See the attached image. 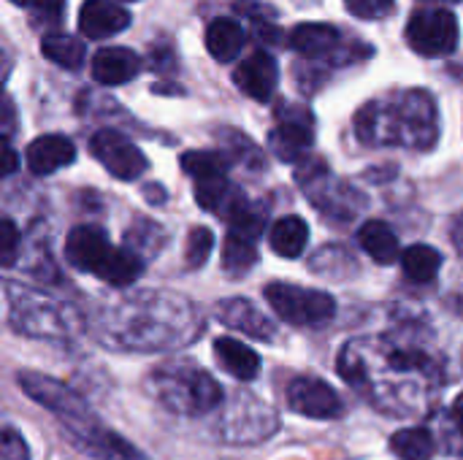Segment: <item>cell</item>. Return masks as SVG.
Returning <instances> with one entry per match:
<instances>
[{
  "instance_id": "13",
  "label": "cell",
  "mask_w": 463,
  "mask_h": 460,
  "mask_svg": "<svg viewBox=\"0 0 463 460\" xmlns=\"http://www.w3.org/2000/svg\"><path fill=\"white\" fill-rule=\"evenodd\" d=\"M24 157H27V168L35 176H49V174H54V171H60L76 160V146L68 136L49 133V136L35 138L27 146Z\"/></svg>"
},
{
  "instance_id": "36",
  "label": "cell",
  "mask_w": 463,
  "mask_h": 460,
  "mask_svg": "<svg viewBox=\"0 0 463 460\" xmlns=\"http://www.w3.org/2000/svg\"><path fill=\"white\" fill-rule=\"evenodd\" d=\"M439 3H456V0H439Z\"/></svg>"
},
{
  "instance_id": "9",
  "label": "cell",
  "mask_w": 463,
  "mask_h": 460,
  "mask_svg": "<svg viewBox=\"0 0 463 460\" xmlns=\"http://www.w3.org/2000/svg\"><path fill=\"white\" fill-rule=\"evenodd\" d=\"M288 404L293 412L312 420H334L342 415V399L317 377H296L288 385Z\"/></svg>"
},
{
  "instance_id": "7",
  "label": "cell",
  "mask_w": 463,
  "mask_h": 460,
  "mask_svg": "<svg viewBox=\"0 0 463 460\" xmlns=\"http://www.w3.org/2000/svg\"><path fill=\"white\" fill-rule=\"evenodd\" d=\"M277 119L279 122L269 136L271 152L285 163L301 160L304 152H309L312 144H315V117H312V111L304 108V106L285 103V106H279Z\"/></svg>"
},
{
  "instance_id": "32",
  "label": "cell",
  "mask_w": 463,
  "mask_h": 460,
  "mask_svg": "<svg viewBox=\"0 0 463 460\" xmlns=\"http://www.w3.org/2000/svg\"><path fill=\"white\" fill-rule=\"evenodd\" d=\"M233 8L239 11V14H244V16H250V19H263V16H271L274 11L269 8V5H258V3H247V0H236L233 3Z\"/></svg>"
},
{
  "instance_id": "10",
  "label": "cell",
  "mask_w": 463,
  "mask_h": 460,
  "mask_svg": "<svg viewBox=\"0 0 463 460\" xmlns=\"http://www.w3.org/2000/svg\"><path fill=\"white\" fill-rule=\"evenodd\" d=\"M111 252H114V247L109 244L106 233L95 225H79L65 239V260L76 271H84L92 277H100Z\"/></svg>"
},
{
  "instance_id": "34",
  "label": "cell",
  "mask_w": 463,
  "mask_h": 460,
  "mask_svg": "<svg viewBox=\"0 0 463 460\" xmlns=\"http://www.w3.org/2000/svg\"><path fill=\"white\" fill-rule=\"evenodd\" d=\"M453 426L458 428V434L463 437V393L456 399V404H453Z\"/></svg>"
},
{
  "instance_id": "29",
  "label": "cell",
  "mask_w": 463,
  "mask_h": 460,
  "mask_svg": "<svg viewBox=\"0 0 463 460\" xmlns=\"http://www.w3.org/2000/svg\"><path fill=\"white\" fill-rule=\"evenodd\" d=\"M347 8L361 19H380L391 11L393 0H345Z\"/></svg>"
},
{
  "instance_id": "19",
  "label": "cell",
  "mask_w": 463,
  "mask_h": 460,
  "mask_svg": "<svg viewBox=\"0 0 463 460\" xmlns=\"http://www.w3.org/2000/svg\"><path fill=\"white\" fill-rule=\"evenodd\" d=\"M358 244L361 249L380 266H391L399 258V236L385 225L383 220H366L358 230Z\"/></svg>"
},
{
  "instance_id": "17",
  "label": "cell",
  "mask_w": 463,
  "mask_h": 460,
  "mask_svg": "<svg viewBox=\"0 0 463 460\" xmlns=\"http://www.w3.org/2000/svg\"><path fill=\"white\" fill-rule=\"evenodd\" d=\"M214 358L239 382H252L260 374V358H258V352L250 350L247 344H241L233 336H220L214 342Z\"/></svg>"
},
{
  "instance_id": "30",
  "label": "cell",
  "mask_w": 463,
  "mask_h": 460,
  "mask_svg": "<svg viewBox=\"0 0 463 460\" xmlns=\"http://www.w3.org/2000/svg\"><path fill=\"white\" fill-rule=\"evenodd\" d=\"M0 241H3V266H14L16 260V241H19V233H16V225L3 217L0 220Z\"/></svg>"
},
{
  "instance_id": "21",
  "label": "cell",
  "mask_w": 463,
  "mask_h": 460,
  "mask_svg": "<svg viewBox=\"0 0 463 460\" xmlns=\"http://www.w3.org/2000/svg\"><path fill=\"white\" fill-rule=\"evenodd\" d=\"M269 241H271V249L279 258H298L307 249L309 225L298 214H288V217L274 222V228L269 233Z\"/></svg>"
},
{
  "instance_id": "33",
  "label": "cell",
  "mask_w": 463,
  "mask_h": 460,
  "mask_svg": "<svg viewBox=\"0 0 463 460\" xmlns=\"http://www.w3.org/2000/svg\"><path fill=\"white\" fill-rule=\"evenodd\" d=\"M450 239H453L456 249L463 255V211L461 214H456V220H453V225H450Z\"/></svg>"
},
{
  "instance_id": "1",
  "label": "cell",
  "mask_w": 463,
  "mask_h": 460,
  "mask_svg": "<svg viewBox=\"0 0 463 460\" xmlns=\"http://www.w3.org/2000/svg\"><path fill=\"white\" fill-rule=\"evenodd\" d=\"M355 130L372 146H415L429 149L437 144V103L429 92L412 89L399 100L369 103L355 117Z\"/></svg>"
},
{
  "instance_id": "14",
  "label": "cell",
  "mask_w": 463,
  "mask_h": 460,
  "mask_svg": "<svg viewBox=\"0 0 463 460\" xmlns=\"http://www.w3.org/2000/svg\"><path fill=\"white\" fill-rule=\"evenodd\" d=\"M195 201H198V206L203 211H212V214L225 217V222H231L244 206H250V201L244 198V192L228 176L209 179V182H198L195 184Z\"/></svg>"
},
{
  "instance_id": "35",
  "label": "cell",
  "mask_w": 463,
  "mask_h": 460,
  "mask_svg": "<svg viewBox=\"0 0 463 460\" xmlns=\"http://www.w3.org/2000/svg\"><path fill=\"white\" fill-rule=\"evenodd\" d=\"M16 171V152L5 144V163H3V174L5 176H11Z\"/></svg>"
},
{
  "instance_id": "28",
  "label": "cell",
  "mask_w": 463,
  "mask_h": 460,
  "mask_svg": "<svg viewBox=\"0 0 463 460\" xmlns=\"http://www.w3.org/2000/svg\"><path fill=\"white\" fill-rule=\"evenodd\" d=\"M228 233H236V236H241V239H250V241H255L260 233H263V228H266V220H263V211L260 209H255V206H244L231 222H228Z\"/></svg>"
},
{
  "instance_id": "15",
  "label": "cell",
  "mask_w": 463,
  "mask_h": 460,
  "mask_svg": "<svg viewBox=\"0 0 463 460\" xmlns=\"http://www.w3.org/2000/svg\"><path fill=\"white\" fill-rule=\"evenodd\" d=\"M141 73V57L125 46H109L95 52L92 57V79L98 84H125Z\"/></svg>"
},
{
  "instance_id": "2",
  "label": "cell",
  "mask_w": 463,
  "mask_h": 460,
  "mask_svg": "<svg viewBox=\"0 0 463 460\" xmlns=\"http://www.w3.org/2000/svg\"><path fill=\"white\" fill-rule=\"evenodd\" d=\"M16 382H19V388H22L35 404H41V407H46L49 412H54V415L68 426V431L73 434V439H81L87 447H98V445H100L103 450L114 447V450L122 453V455H133V450H130L125 442H119L114 434L103 431V428L95 423V418L90 415L87 404H84L76 393H71L68 388H62L60 382H54V380H49V377H38V374H33V371H22V374L16 377Z\"/></svg>"
},
{
  "instance_id": "23",
  "label": "cell",
  "mask_w": 463,
  "mask_h": 460,
  "mask_svg": "<svg viewBox=\"0 0 463 460\" xmlns=\"http://www.w3.org/2000/svg\"><path fill=\"white\" fill-rule=\"evenodd\" d=\"M222 271L228 277H244L247 271L255 268L258 263V249H255V241L250 239H241L236 233H228L225 241H222Z\"/></svg>"
},
{
  "instance_id": "12",
  "label": "cell",
  "mask_w": 463,
  "mask_h": 460,
  "mask_svg": "<svg viewBox=\"0 0 463 460\" xmlns=\"http://www.w3.org/2000/svg\"><path fill=\"white\" fill-rule=\"evenodd\" d=\"M130 24V14L128 8H122L114 0H84L81 11H79V30L81 35L100 41L109 35L122 33Z\"/></svg>"
},
{
  "instance_id": "31",
  "label": "cell",
  "mask_w": 463,
  "mask_h": 460,
  "mask_svg": "<svg viewBox=\"0 0 463 460\" xmlns=\"http://www.w3.org/2000/svg\"><path fill=\"white\" fill-rule=\"evenodd\" d=\"M3 455H5L3 460H27V447L16 437L14 428H5V434H3Z\"/></svg>"
},
{
  "instance_id": "8",
  "label": "cell",
  "mask_w": 463,
  "mask_h": 460,
  "mask_svg": "<svg viewBox=\"0 0 463 460\" xmlns=\"http://www.w3.org/2000/svg\"><path fill=\"white\" fill-rule=\"evenodd\" d=\"M90 149L98 157V163L122 182H133L146 171L144 152L117 130H98L90 141Z\"/></svg>"
},
{
  "instance_id": "4",
  "label": "cell",
  "mask_w": 463,
  "mask_h": 460,
  "mask_svg": "<svg viewBox=\"0 0 463 460\" xmlns=\"http://www.w3.org/2000/svg\"><path fill=\"white\" fill-rule=\"evenodd\" d=\"M263 296L274 309V314L288 325H298V328L323 325L336 314V301L323 290H307L290 282H271L266 285Z\"/></svg>"
},
{
  "instance_id": "16",
  "label": "cell",
  "mask_w": 463,
  "mask_h": 460,
  "mask_svg": "<svg viewBox=\"0 0 463 460\" xmlns=\"http://www.w3.org/2000/svg\"><path fill=\"white\" fill-rule=\"evenodd\" d=\"M217 314L228 328H236V331L247 333L250 339L274 342V323L266 314H260L247 298H225V301H220Z\"/></svg>"
},
{
  "instance_id": "6",
  "label": "cell",
  "mask_w": 463,
  "mask_h": 460,
  "mask_svg": "<svg viewBox=\"0 0 463 460\" xmlns=\"http://www.w3.org/2000/svg\"><path fill=\"white\" fill-rule=\"evenodd\" d=\"M407 43L423 57H445L458 46V19L448 8L415 11L407 22Z\"/></svg>"
},
{
  "instance_id": "11",
  "label": "cell",
  "mask_w": 463,
  "mask_h": 460,
  "mask_svg": "<svg viewBox=\"0 0 463 460\" xmlns=\"http://www.w3.org/2000/svg\"><path fill=\"white\" fill-rule=\"evenodd\" d=\"M277 79H279L277 60L269 52H263V49H258L250 57H244L239 62L236 73H233L236 87L244 95H250L252 100H260V103L271 100V95L277 89Z\"/></svg>"
},
{
  "instance_id": "18",
  "label": "cell",
  "mask_w": 463,
  "mask_h": 460,
  "mask_svg": "<svg viewBox=\"0 0 463 460\" xmlns=\"http://www.w3.org/2000/svg\"><path fill=\"white\" fill-rule=\"evenodd\" d=\"M342 43V35L336 27L331 24H323V22H307V24H298L293 33H290V46L304 54V57H331Z\"/></svg>"
},
{
  "instance_id": "5",
  "label": "cell",
  "mask_w": 463,
  "mask_h": 460,
  "mask_svg": "<svg viewBox=\"0 0 463 460\" xmlns=\"http://www.w3.org/2000/svg\"><path fill=\"white\" fill-rule=\"evenodd\" d=\"M8 298H11V323L16 325L19 333L46 336V339L68 333L71 323L60 301L24 287H8Z\"/></svg>"
},
{
  "instance_id": "22",
  "label": "cell",
  "mask_w": 463,
  "mask_h": 460,
  "mask_svg": "<svg viewBox=\"0 0 463 460\" xmlns=\"http://www.w3.org/2000/svg\"><path fill=\"white\" fill-rule=\"evenodd\" d=\"M439 268H442V255H439V249H434L429 244H412L410 249L402 252V271L415 285L434 282Z\"/></svg>"
},
{
  "instance_id": "3",
  "label": "cell",
  "mask_w": 463,
  "mask_h": 460,
  "mask_svg": "<svg viewBox=\"0 0 463 460\" xmlns=\"http://www.w3.org/2000/svg\"><path fill=\"white\" fill-rule=\"evenodd\" d=\"M152 390L157 401L179 415H206L222 401V388L206 371L176 363L155 371Z\"/></svg>"
},
{
  "instance_id": "20",
  "label": "cell",
  "mask_w": 463,
  "mask_h": 460,
  "mask_svg": "<svg viewBox=\"0 0 463 460\" xmlns=\"http://www.w3.org/2000/svg\"><path fill=\"white\" fill-rule=\"evenodd\" d=\"M244 46V33L239 27V22L228 19V16H217L209 22L206 27V49L214 60L220 62H231L239 57Z\"/></svg>"
},
{
  "instance_id": "26",
  "label": "cell",
  "mask_w": 463,
  "mask_h": 460,
  "mask_svg": "<svg viewBox=\"0 0 463 460\" xmlns=\"http://www.w3.org/2000/svg\"><path fill=\"white\" fill-rule=\"evenodd\" d=\"M179 163H182V171L195 179V184L228 176V168H231V157H225L222 152H184Z\"/></svg>"
},
{
  "instance_id": "24",
  "label": "cell",
  "mask_w": 463,
  "mask_h": 460,
  "mask_svg": "<svg viewBox=\"0 0 463 460\" xmlns=\"http://www.w3.org/2000/svg\"><path fill=\"white\" fill-rule=\"evenodd\" d=\"M391 453L399 460H431L434 434L429 428H404L391 437Z\"/></svg>"
},
{
  "instance_id": "25",
  "label": "cell",
  "mask_w": 463,
  "mask_h": 460,
  "mask_svg": "<svg viewBox=\"0 0 463 460\" xmlns=\"http://www.w3.org/2000/svg\"><path fill=\"white\" fill-rule=\"evenodd\" d=\"M41 52H43V57H49L54 65L68 68V70L81 68V65H84V57H87L84 41H79V38H73V35H62V33L46 35V38L41 41Z\"/></svg>"
},
{
  "instance_id": "27",
  "label": "cell",
  "mask_w": 463,
  "mask_h": 460,
  "mask_svg": "<svg viewBox=\"0 0 463 460\" xmlns=\"http://www.w3.org/2000/svg\"><path fill=\"white\" fill-rule=\"evenodd\" d=\"M214 249V236L209 228H193L190 236H187V247H184V258H187V266L190 268H201L209 255Z\"/></svg>"
}]
</instances>
